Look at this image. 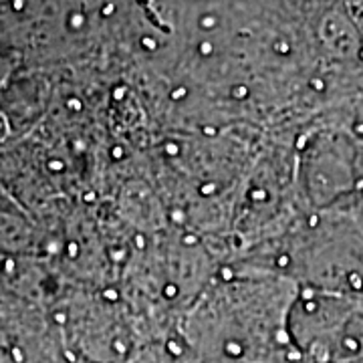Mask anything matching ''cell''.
Wrapping results in <instances>:
<instances>
[{
    "label": "cell",
    "instance_id": "6da1fadb",
    "mask_svg": "<svg viewBox=\"0 0 363 363\" xmlns=\"http://www.w3.org/2000/svg\"><path fill=\"white\" fill-rule=\"evenodd\" d=\"M286 337L305 363L363 359V298L297 286L285 319Z\"/></svg>",
    "mask_w": 363,
    "mask_h": 363
}]
</instances>
